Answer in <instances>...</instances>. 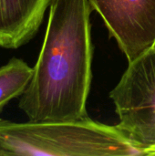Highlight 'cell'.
Returning a JSON list of instances; mask_svg holds the SVG:
<instances>
[{"label":"cell","mask_w":155,"mask_h":156,"mask_svg":"<svg viewBox=\"0 0 155 156\" xmlns=\"http://www.w3.org/2000/svg\"><path fill=\"white\" fill-rule=\"evenodd\" d=\"M0 155H143L117 126L89 117L72 122H14L0 118Z\"/></svg>","instance_id":"obj_2"},{"label":"cell","mask_w":155,"mask_h":156,"mask_svg":"<svg viewBox=\"0 0 155 156\" xmlns=\"http://www.w3.org/2000/svg\"><path fill=\"white\" fill-rule=\"evenodd\" d=\"M33 73L34 68L17 58L0 67V112L11 100L23 95Z\"/></svg>","instance_id":"obj_6"},{"label":"cell","mask_w":155,"mask_h":156,"mask_svg":"<svg viewBox=\"0 0 155 156\" xmlns=\"http://www.w3.org/2000/svg\"><path fill=\"white\" fill-rule=\"evenodd\" d=\"M132 62L155 46V0H89Z\"/></svg>","instance_id":"obj_4"},{"label":"cell","mask_w":155,"mask_h":156,"mask_svg":"<svg viewBox=\"0 0 155 156\" xmlns=\"http://www.w3.org/2000/svg\"><path fill=\"white\" fill-rule=\"evenodd\" d=\"M154 48V49H155V46H154V48Z\"/></svg>","instance_id":"obj_8"},{"label":"cell","mask_w":155,"mask_h":156,"mask_svg":"<svg viewBox=\"0 0 155 156\" xmlns=\"http://www.w3.org/2000/svg\"><path fill=\"white\" fill-rule=\"evenodd\" d=\"M52 0H0V47L16 49L39 28Z\"/></svg>","instance_id":"obj_5"},{"label":"cell","mask_w":155,"mask_h":156,"mask_svg":"<svg viewBox=\"0 0 155 156\" xmlns=\"http://www.w3.org/2000/svg\"><path fill=\"white\" fill-rule=\"evenodd\" d=\"M147 155H155V148L154 149H152L150 151H148L147 153Z\"/></svg>","instance_id":"obj_7"},{"label":"cell","mask_w":155,"mask_h":156,"mask_svg":"<svg viewBox=\"0 0 155 156\" xmlns=\"http://www.w3.org/2000/svg\"><path fill=\"white\" fill-rule=\"evenodd\" d=\"M89 0H52L33 77L18 101L30 122L89 117L93 47Z\"/></svg>","instance_id":"obj_1"},{"label":"cell","mask_w":155,"mask_h":156,"mask_svg":"<svg viewBox=\"0 0 155 156\" xmlns=\"http://www.w3.org/2000/svg\"><path fill=\"white\" fill-rule=\"evenodd\" d=\"M120 122L116 125L145 155L155 148V49L130 62L110 94Z\"/></svg>","instance_id":"obj_3"}]
</instances>
